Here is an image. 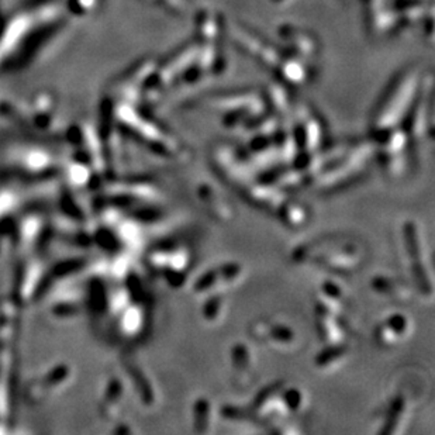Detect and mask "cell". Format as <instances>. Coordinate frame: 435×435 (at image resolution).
<instances>
[{"mask_svg":"<svg viewBox=\"0 0 435 435\" xmlns=\"http://www.w3.org/2000/svg\"><path fill=\"white\" fill-rule=\"evenodd\" d=\"M248 333L257 343L281 354H289L299 347L296 330L278 318H258L249 324Z\"/></svg>","mask_w":435,"mask_h":435,"instance_id":"8","label":"cell"},{"mask_svg":"<svg viewBox=\"0 0 435 435\" xmlns=\"http://www.w3.org/2000/svg\"><path fill=\"white\" fill-rule=\"evenodd\" d=\"M195 198L202 209L218 222H231L235 218V209L215 185L200 181L193 189Z\"/></svg>","mask_w":435,"mask_h":435,"instance_id":"11","label":"cell"},{"mask_svg":"<svg viewBox=\"0 0 435 435\" xmlns=\"http://www.w3.org/2000/svg\"><path fill=\"white\" fill-rule=\"evenodd\" d=\"M370 288L380 297L399 304L409 303L416 293L410 282L390 274L375 275L370 281Z\"/></svg>","mask_w":435,"mask_h":435,"instance_id":"15","label":"cell"},{"mask_svg":"<svg viewBox=\"0 0 435 435\" xmlns=\"http://www.w3.org/2000/svg\"><path fill=\"white\" fill-rule=\"evenodd\" d=\"M245 278V267L238 261H225L210 267L202 272L192 284V291L196 296L212 293H228L238 286Z\"/></svg>","mask_w":435,"mask_h":435,"instance_id":"9","label":"cell"},{"mask_svg":"<svg viewBox=\"0 0 435 435\" xmlns=\"http://www.w3.org/2000/svg\"><path fill=\"white\" fill-rule=\"evenodd\" d=\"M215 426V407L209 397L199 396L192 404V427L193 433L210 434Z\"/></svg>","mask_w":435,"mask_h":435,"instance_id":"17","label":"cell"},{"mask_svg":"<svg viewBox=\"0 0 435 435\" xmlns=\"http://www.w3.org/2000/svg\"><path fill=\"white\" fill-rule=\"evenodd\" d=\"M230 362L235 387H249L257 377V358L252 348L244 341L234 343L230 348Z\"/></svg>","mask_w":435,"mask_h":435,"instance_id":"13","label":"cell"},{"mask_svg":"<svg viewBox=\"0 0 435 435\" xmlns=\"http://www.w3.org/2000/svg\"><path fill=\"white\" fill-rule=\"evenodd\" d=\"M400 248L402 258L410 275V285L420 297L431 301L434 299V274L424 232L420 224L413 218H407L402 222Z\"/></svg>","mask_w":435,"mask_h":435,"instance_id":"3","label":"cell"},{"mask_svg":"<svg viewBox=\"0 0 435 435\" xmlns=\"http://www.w3.org/2000/svg\"><path fill=\"white\" fill-rule=\"evenodd\" d=\"M412 333L413 320L404 313H393L376 324L373 338L379 347L393 348L404 343Z\"/></svg>","mask_w":435,"mask_h":435,"instance_id":"10","label":"cell"},{"mask_svg":"<svg viewBox=\"0 0 435 435\" xmlns=\"http://www.w3.org/2000/svg\"><path fill=\"white\" fill-rule=\"evenodd\" d=\"M282 399L291 416L303 414L308 404L306 392L296 385H290L286 380H284L282 385Z\"/></svg>","mask_w":435,"mask_h":435,"instance_id":"20","label":"cell"},{"mask_svg":"<svg viewBox=\"0 0 435 435\" xmlns=\"http://www.w3.org/2000/svg\"><path fill=\"white\" fill-rule=\"evenodd\" d=\"M314 323L320 341L323 345H337L350 343L348 318L340 317L316 306Z\"/></svg>","mask_w":435,"mask_h":435,"instance_id":"12","label":"cell"},{"mask_svg":"<svg viewBox=\"0 0 435 435\" xmlns=\"http://www.w3.org/2000/svg\"><path fill=\"white\" fill-rule=\"evenodd\" d=\"M284 380H276L265 386L254 397L248 409L254 426L271 434H299L300 427L294 421L284 399H282Z\"/></svg>","mask_w":435,"mask_h":435,"instance_id":"5","label":"cell"},{"mask_svg":"<svg viewBox=\"0 0 435 435\" xmlns=\"http://www.w3.org/2000/svg\"><path fill=\"white\" fill-rule=\"evenodd\" d=\"M314 304L340 317L348 318L347 290L335 279H324L314 291Z\"/></svg>","mask_w":435,"mask_h":435,"instance_id":"14","label":"cell"},{"mask_svg":"<svg viewBox=\"0 0 435 435\" xmlns=\"http://www.w3.org/2000/svg\"><path fill=\"white\" fill-rule=\"evenodd\" d=\"M380 166L389 179H400L410 165V141L406 131L389 130L375 137Z\"/></svg>","mask_w":435,"mask_h":435,"instance_id":"7","label":"cell"},{"mask_svg":"<svg viewBox=\"0 0 435 435\" xmlns=\"http://www.w3.org/2000/svg\"><path fill=\"white\" fill-rule=\"evenodd\" d=\"M375 154L369 143L335 145L327 152H317L301 169L307 188L318 193H333L361 179Z\"/></svg>","mask_w":435,"mask_h":435,"instance_id":"1","label":"cell"},{"mask_svg":"<svg viewBox=\"0 0 435 435\" xmlns=\"http://www.w3.org/2000/svg\"><path fill=\"white\" fill-rule=\"evenodd\" d=\"M193 262L190 247L182 242L163 244L156 248L151 257V268L162 275L163 281L173 289H181L186 285Z\"/></svg>","mask_w":435,"mask_h":435,"instance_id":"6","label":"cell"},{"mask_svg":"<svg viewBox=\"0 0 435 435\" xmlns=\"http://www.w3.org/2000/svg\"><path fill=\"white\" fill-rule=\"evenodd\" d=\"M351 357L350 343L337 345H323L314 358V365L321 372H334L348 362Z\"/></svg>","mask_w":435,"mask_h":435,"instance_id":"16","label":"cell"},{"mask_svg":"<svg viewBox=\"0 0 435 435\" xmlns=\"http://www.w3.org/2000/svg\"><path fill=\"white\" fill-rule=\"evenodd\" d=\"M311 215L308 208L304 203L291 199L289 196L275 218L289 230H299L308 224Z\"/></svg>","mask_w":435,"mask_h":435,"instance_id":"18","label":"cell"},{"mask_svg":"<svg viewBox=\"0 0 435 435\" xmlns=\"http://www.w3.org/2000/svg\"><path fill=\"white\" fill-rule=\"evenodd\" d=\"M423 397V385L417 380H400L396 392L377 409L375 433L377 435L403 434L413 417L416 406Z\"/></svg>","mask_w":435,"mask_h":435,"instance_id":"4","label":"cell"},{"mask_svg":"<svg viewBox=\"0 0 435 435\" xmlns=\"http://www.w3.org/2000/svg\"><path fill=\"white\" fill-rule=\"evenodd\" d=\"M366 249L347 235H324L296 247L291 261L299 265L318 268L333 275H353L362 268Z\"/></svg>","mask_w":435,"mask_h":435,"instance_id":"2","label":"cell"},{"mask_svg":"<svg viewBox=\"0 0 435 435\" xmlns=\"http://www.w3.org/2000/svg\"><path fill=\"white\" fill-rule=\"evenodd\" d=\"M202 304V318L210 324H220L228 311V294L227 293H212L205 296Z\"/></svg>","mask_w":435,"mask_h":435,"instance_id":"19","label":"cell"}]
</instances>
